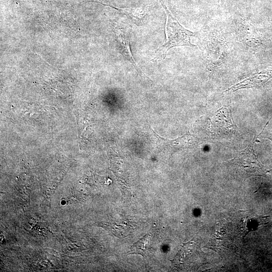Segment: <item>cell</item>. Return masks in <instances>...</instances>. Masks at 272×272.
<instances>
[{
  "instance_id": "obj_8",
  "label": "cell",
  "mask_w": 272,
  "mask_h": 272,
  "mask_svg": "<svg viewBox=\"0 0 272 272\" xmlns=\"http://www.w3.org/2000/svg\"><path fill=\"white\" fill-rule=\"evenodd\" d=\"M120 13L125 15L134 24L142 26L144 24L148 10L143 8H117L113 7Z\"/></svg>"
},
{
  "instance_id": "obj_7",
  "label": "cell",
  "mask_w": 272,
  "mask_h": 272,
  "mask_svg": "<svg viewBox=\"0 0 272 272\" xmlns=\"http://www.w3.org/2000/svg\"><path fill=\"white\" fill-rule=\"evenodd\" d=\"M272 78V70H265L253 74L225 91L234 92L241 89L257 88L262 86Z\"/></svg>"
},
{
  "instance_id": "obj_6",
  "label": "cell",
  "mask_w": 272,
  "mask_h": 272,
  "mask_svg": "<svg viewBox=\"0 0 272 272\" xmlns=\"http://www.w3.org/2000/svg\"><path fill=\"white\" fill-rule=\"evenodd\" d=\"M210 120V129L215 133H229L235 129V125L233 123L231 114L225 107L220 109Z\"/></svg>"
},
{
  "instance_id": "obj_3",
  "label": "cell",
  "mask_w": 272,
  "mask_h": 272,
  "mask_svg": "<svg viewBox=\"0 0 272 272\" xmlns=\"http://www.w3.org/2000/svg\"><path fill=\"white\" fill-rule=\"evenodd\" d=\"M253 143L249 145L245 150L239 152L238 155L233 159L234 164L247 173H257L262 175L264 173L263 166L255 155Z\"/></svg>"
},
{
  "instance_id": "obj_2",
  "label": "cell",
  "mask_w": 272,
  "mask_h": 272,
  "mask_svg": "<svg viewBox=\"0 0 272 272\" xmlns=\"http://www.w3.org/2000/svg\"><path fill=\"white\" fill-rule=\"evenodd\" d=\"M156 139V148L169 156L175 152L193 148L197 143L196 138L189 130L184 135L175 139L169 140L157 134L151 129Z\"/></svg>"
},
{
  "instance_id": "obj_5",
  "label": "cell",
  "mask_w": 272,
  "mask_h": 272,
  "mask_svg": "<svg viewBox=\"0 0 272 272\" xmlns=\"http://www.w3.org/2000/svg\"><path fill=\"white\" fill-rule=\"evenodd\" d=\"M114 32L118 52L134 66L137 72L143 73L137 64L130 50L128 32L123 27L115 24Z\"/></svg>"
},
{
  "instance_id": "obj_9",
  "label": "cell",
  "mask_w": 272,
  "mask_h": 272,
  "mask_svg": "<svg viewBox=\"0 0 272 272\" xmlns=\"http://www.w3.org/2000/svg\"><path fill=\"white\" fill-rule=\"evenodd\" d=\"M150 238V235L147 234L140 239L131 247L128 253L138 254L144 255L147 250V245Z\"/></svg>"
},
{
  "instance_id": "obj_10",
  "label": "cell",
  "mask_w": 272,
  "mask_h": 272,
  "mask_svg": "<svg viewBox=\"0 0 272 272\" xmlns=\"http://www.w3.org/2000/svg\"><path fill=\"white\" fill-rule=\"evenodd\" d=\"M268 138V139L270 140L271 141V142H272V139H271L268 138Z\"/></svg>"
},
{
  "instance_id": "obj_4",
  "label": "cell",
  "mask_w": 272,
  "mask_h": 272,
  "mask_svg": "<svg viewBox=\"0 0 272 272\" xmlns=\"http://www.w3.org/2000/svg\"><path fill=\"white\" fill-rule=\"evenodd\" d=\"M202 251L199 245L194 242L184 243L173 260L177 266L182 268H192L197 265L195 262L199 258Z\"/></svg>"
},
{
  "instance_id": "obj_1",
  "label": "cell",
  "mask_w": 272,
  "mask_h": 272,
  "mask_svg": "<svg viewBox=\"0 0 272 272\" xmlns=\"http://www.w3.org/2000/svg\"><path fill=\"white\" fill-rule=\"evenodd\" d=\"M166 13L165 23V41L155 51L153 61H159L165 59L168 51L172 48L187 46L195 47L191 43V38L195 33L185 29L173 17L163 2L159 0Z\"/></svg>"
}]
</instances>
